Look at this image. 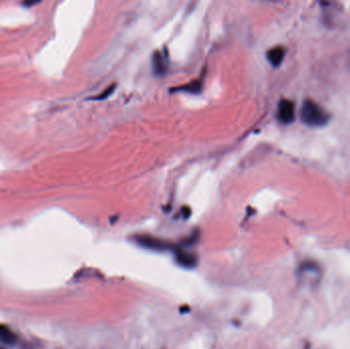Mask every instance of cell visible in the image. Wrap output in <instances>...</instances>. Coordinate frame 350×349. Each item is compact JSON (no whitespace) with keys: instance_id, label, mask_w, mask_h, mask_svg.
Listing matches in <instances>:
<instances>
[{"instance_id":"cell-1","label":"cell","mask_w":350,"mask_h":349,"mask_svg":"<svg viewBox=\"0 0 350 349\" xmlns=\"http://www.w3.org/2000/svg\"><path fill=\"white\" fill-rule=\"evenodd\" d=\"M301 119L309 126H323L328 123L329 115L311 100H305L302 103Z\"/></svg>"},{"instance_id":"cell-2","label":"cell","mask_w":350,"mask_h":349,"mask_svg":"<svg viewBox=\"0 0 350 349\" xmlns=\"http://www.w3.org/2000/svg\"><path fill=\"white\" fill-rule=\"evenodd\" d=\"M136 242L139 243L140 245L150 249V250H156V251H166L169 250L171 248V245L168 244L162 240H159L154 237L150 236H139L136 237Z\"/></svg>"},{"instance_id":"cell-3","label":"cell","mask_w":350,"mask_h":349,"mask_svg":"<svg viewBox=\"0 0 350 349\" xmlns=\"http://www.w3.org/2000/svg\"><path fill=\"white\" fill-rule=\"evenodd\" d=\"M278 118L284 124H289L293 122L295 118L294 103L289 100H282L279 103Z\"/></svg>"},{"instance_id":"cell-4","label":"cell","mask_w":350,"mask_h":349,"mask_svg":"<svg viewBox=\"0 0 350 349\" xmlns=\"http://www.w3.org/2000/svg\"><path fill=\"white\" fill-rule=\"evenodd\" d=\"M267 59L273 67H279L285 56V49L283 47H275L267 51Z\"/></svg>"},{"instance_id":"cell-5","label":"cell","mask_w":350,"mask_h":349,"mask_svg":"<svg viewBox=\"0 0 350 349\" xmlns=\"http://www.w3.org/2000/svg\"><path fill=\"white\" fill-rule=\"evenodd\" d=\"M176 261L184 267H194L196 264V257L184 250H176Z\"/></svg>"},{"instance_id":"cell-6","label":"cell","mask_w":350,"mask_h":349,"mask_svg":"<svg viewBox=\"0 0 350 349\" xmlns=\"http://www.w3.org/2000/svg\"><path fill=\"white\" fill-rule=\"evenodd\" d=\"M16 340V334L13 333L12 330L5 325H0V341L7 345H12Z\"/></svg>"},{"instance_id":"cell-7","label":"cell","mask_w":350,"mask_h":349,"mask_svg":"<svg viewBox=\"0 0 350 349\" xmlns=\"http://www.w3.org/2000/svg\"><path fill=\"white\" fill-rule=\"evenodd\" d=\"M153 65H154V71L157 75L161 76L164 75L166 72V62L164 60V56L162 55L161 52L157 51L154 54V58H153Z\"/></svg>"},{"instance_id":"cell-8","label":"cell","mask_w":350,"mask_h":349,"mask_svg":"<svg viewBox=\"0 0 350 349\" xmlns=\"http://www.w3.org/2000/svg\"><path fill=\"white\" fill-rule=\"evenodd\" d=\"M0 349H6V348H4V347H0Z\"/></svg>"}]
</instances>
